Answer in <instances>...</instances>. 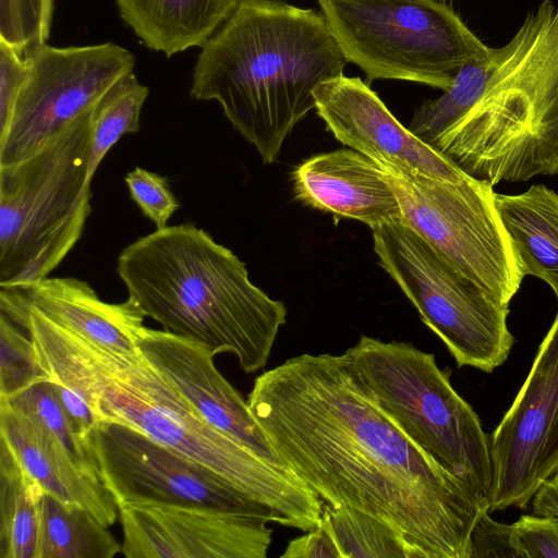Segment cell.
I'll return each instance as SVG.
<instances>
[{
  "mask_svg": "<svg viewBox=\"0 0 558 558\" xmlns=\"http://www.w3.org/2000/svg\"><path fill=\"white\" fill-rule=\"evenodd\" d=\"M279 459L332 508L393 527L415 558H469L487 499L434 461L373 400L344 354H301L247 397Z\"/></svg>",
  "mask_w": 558,
  "mask_h": 558,
  "instance_id": "6da1fadb",
  "label": "cell"
},
{
  "mask_svg": "<svg viewBox=\"0 0 558 558\" xmlns=\"http://www.w3.org/2000/svg\"><path fill=\"white\" fill-rule=\"evenodd\" d=\"M348 60L322 13L281 0H238L202 46L191 97L217 100L265 163L315 109L314 89Z\"/></svg>",
  "mask_w": 558,
  "mask_h": 558,
  "instance_id": "7a4b0ae2",
  "label": "cell"
},
{
  "mask_svg": "<svg viewBox=\"0 0 558 558\" xmlns=\"http://www.w3.org/2000/svg\"><path fill=\"white\" fill-rule=\"evenodd\" d=\"M131 298L165 330L233 354L247 374L263 368L287 308L254 286L245 264L193 223L157 229L119 255Z\"/></svg>",
  "mask_w": 558,
  "mask_h": 558,
  "instance_id": "3957f363",
  "label": "cell"
},
{
  "mask_svg": "<svg viewBox=\"0 0 558 558\" xmlns=\"http://www.w3.org/2000/svg\"><path fill=\"white\" fill-rule=\"evenodd\" d=\"M88 348L100 420L132 426L215 471L270 508L282 526L307 532L317 525L325 504L303 480L211 425L140 349L134 354H119L90 341Z\"/></svg>",
  "mask_w": 558,
  "mask_h": 558,
  "instance_id": "277c9868",
  "label": "cell"
},
{
  "mask_svg": "<svg viewBox=\"0 0 558 558\" xmlns=\"http://www.w3.org/2000/svg\"><path fill=\"white\" fill-rule=\"evenodd\" d=\"M433 148L493 186L558 173V9L533 44Z\"/></svg>",
  "mask_w": 558,
  "mask_h": 558,
  "instance_id": "5b68a950",
  "label": "cell"
},
{
  "mask_svg": "<svg viewBox=\"0 0 558 558\" xmlns=\"http://www.w3.org/2000/svg\"><path fill=\"white\" fill-rule=\"evenodd\" d=\"M90 113L35 155L0 166L1 288L47 278L81 239L92 210Z\"/></svg>",
  "mask_w": 558,
  "mask_h": 558,
  "instance_id": "8992f818",
  "label": "cell"
},
{
  "mask_svg": "<svg viewBox=\"0 0 558 558\" xmlns=\"http://www.w3.org/2000/svg\"><path fill=\"white\" fill-rule=\"evenodd\" d=\"M373 400L434 461L488 501L489 436L434 354L367 336L343 353Z\"/></svg>",
  "mask_w": 558,
  "mask_h": 558,
  "instance_id": "52a82bcc",
  "label": "cell"
},
{
  "mask_svg": "<svg viewBox=\"0 0 558 558\" xmlns=\"http://www.w3.org/2000/svg\"><path fill=\"white\" fill-rule=\"evenodd\" d=\"M348 62L374 80L447 89L485 46L439 0H317Z\"/></svg>",
  "mask_w": 558,
  "mask_h": 558,
  "instance_id": "ba28073f",
  "label": "cell"
},
{
  "mask_svg": "<svg viewBox=\"0 0 558 558\" xmlns=\"http://www.w3.org/2000/svg\"><path fill=\"white\" fill-rule=\"evenodd\" d=\"M379 266L446 344L459 367L492 373L514 343L501 303L451 264L402 219L372 229Z\"/></svg>",
  "mask_w": 558,
  "mask_h": 558,
  "instance_id": "9c48e42d",
  "label": "cell"
},
{
  "mask_svg": "<svg viewBox=\"0 0 558 558\" xmlns=\"http://www.w3.org/2000/svg\"><path fill=\"white\" fill-rule=\"evenodd\" d=\"M399 201L402 220L460 271L509 305L524 278L495 206L493 185L403 171L376 160Z\"/></svg>",
  "mask_w": 558,
  "mask_h": 558,
  "instance_id": "30bf717a",
  "label": "cell"
},
{
  "mask_svg": "<svg viewBox=\"0 0 558 558\" xmlns=\"http://www.w3.org/2000/svg\"><path fill=\"white\" fill-rule=\"evenodd\" d=\"M88 450L97 476L118 507L175 505L205 507L279 524L278 515L207 466L126 424L101 420Z\"/></svg>",
  "mask_w": 558,
  "mask_h": 558,
  "instance_id": "8fae6325",
  "label": "cell"
},
{
  "mask_svg": "<svg viewBox=\"0 0 558 558\" xmlns=\"http://www.w3.org/2000/svg\"><path fill=\"white\" fill-rule=\"evenodd\" d=\"M26 58L27 78L0 133V166L35 155L93 109L135 64L133 53L113 43L63 48L45 44Z\"/></svg>",
  "mask_w": 558,
  "mask_h": 558,
  "instance_id": "7c38bea8",
  "label": "cell"
},
{
  "mask_svg": "<svg viewBox=\"0 0 558 558\" xmlns=\"http://www.w3.org/2000/svg\"><path fill=\"white\" fill-rule=\"evenodd\" d=\"M488 511L525 509L541 485L558 477V312L529 375L489 436Z\"/></svg>",
  "mask_w": 558,
  "mask_h": 558,
  "instance_id": "4fadbf2b",
  "label": "cell"
},
{
  "mask_svg": "<svg viewBox=\"0 0 558 558\" xmlns=\"http://www.w3.org/2000/svg\"><path fill=\"white\" fill-rule=\"evenodd\" d=\"M121 554L128 558H266L267 520L175 505L119 508Z\"/></svg>",
  "mask_w": 558,
  "mask_h": 558,
  "instance_id": "5bb4252c",
  "label": "cell"
},
{
  "mask_svg": "<svg viewBox=\"0 0 558 558\" xmlns=\"http://www.w3.org/2000/svg\"><path fill=\"white\" fill-rule=\"evenodd\" d=\"M315 109L342 144L403 171L459 182L469 175L416 137L360 77L340 74L314 89Z\"/></svg>",
  "mask_w": 558,
  "mask_h": 558,
  "instance_id": "9a60e30c",
  "label": "cell"
},
{
  "mask_svg": "<svg viewBox=\"0 0 558 558\" xmlns=\"http://www.w3.org/2000/svg\"><path fill=\"white\" fill-rule=\"evenodd\" d=\"M138 349L211 425L259 458L284 464L251 413L247 401L219 373L215 355L204 343L145 327Z\"/></svg>",
  "mask_w": 558,
  "mask_h": 558,
  "instance_id": "2e32d148",
  "label": "cell"
},
{
  "mask_svg": "<svg viewBox=\"0 0 558 558\" xmlns=\"http://www.w3.org/2000/svg\"><path fill=\"white\" fill-rule=\"evenodd\" d=\"M295 198L329 213L336 221L351 218L371 229L402 219L399 201L384 168L354 149L315 155L292 174Z\"/></svg>",
  "mask_w": 558,
  "mask_h": 558,
  "instance_id": "e0dca14e",
  "label": "cell"
},
{
  "mask_svg": "<svg viewBox=\"0 0 558 558\" xmlns=\"http://www.w3.org/2000/svg\"><path fill=\"white\" fill-rule=\"evenodd\" d=\"M0 437L46 493L86 509L108 527L116 523L119 507L104 483L84 472L50 432L5 399H0Z\"/></svg>",
  "mask_w": 558,
  "mask_h": 558,
  "instance_id": "ac0fdd59",
  "label": "cell"
},
{
  "mask_svg": "<svg viewBox=\"0 0 558 558\" xmlns=\"http://www.w3.org/2000/svg\"><path fill=\"white\" fill-rule=\"evenodd\" d=\"M13 289L26 305L60 327L119 354L138 352L146 316L131 298L107 303L87 282L76 278L47 277Z\"/></svg>",
  "mask_w": 558,
  "mask_h": 558,
  "instance_id": "d6986e66",
  "label": "cell"
},
{
  "mask_svg": "<svg viewBox=\"0 0 558 558\" xmlns=\"http://www.w3.org/2000/svg\"><path fill=\"white\" fill-rule=\"evenodd\" d=\"M556 8L545 0L530 12L513 38L501 48L462 65L452 84L436 98L424 101L414 112L409 130L433 147L484 96L489 86L530 47L553 19Z\"/></svg>",
  "mask_w": 558,
  "mask_h": 558,
  "instance_id": "ffe728a7",
  "label": "cell"
},
{
  "mask_svg": "<svg viewBox=\"0 0 558 558\" xmlns=\"http://www.w3.org/2000/svg\"><path fill=\"white\" fill-rule=\"evenodd\" d=\"M122 21L143 44L171 57L202 47L238 0H114Z\"/></svg>",
  "mask_w": 558,
  "mask_h": 558,
  "instance_id": "44dd1931",
  "label": "cell"
},
{
  "mask_svg": "<svg viewBox=\"0 0 558 558\" xmlns=\"http://www.w3.org/2000/svg\"><path fill=\"white\" fill-rule=\"evenodd\" d=\"M494 199L521 272L545 281L558 300V194L533 184L520 194L495 193Z\"/></svg>",
  "mask_w": 558,
  "mask_h": 558,
  "instance_id": "7402d4cb",
  "label": "cell"
},
{
  "mask_svg": "<svg viewBox=\"0 0 558 558\" xmlns=\"http://www.w3.org/2000/svg\"><path fill=\"white\" fill-rule=\"evenodd\" d=\"M44 494L0 437V558H38Z\"/></svg>",
  "mask_w": 558,
  "mask_h": 558,
  "instance_id": "603a6c76",
  "label": "cell"
},
{
  "mask_svg": "<svg viewBox=\"0 0 558 558\" xmlns=\"http://www.w3.org/2000/svg\"><path fill=\"white\" fill-rule=\"evenodd\" d=\"M121 545L86 509L45 492L38 558H113Z\"/></svg>",
  "mask_w": 558,
  "mask_h": 558,
  "instance_id": "cb8c5ba5",
  "label": "cell"
},
{
  "mask_svg": "<svg viewBox=\"0 0 558 558\" xmlns=\"http://www.w3.org/2000/svg\"><path fill=\"white\" fill-rule=\"evenodd\" d=\"M149 89L132 73L120 78L94 106L90 113L89 173L94 177L109 149L125 134L140 130L142 107Z\"/></svg>",
  "mask_w": 558,
  "mask_h": 558,
  "instance_id": "d4e9b609",
  "label": "cell"
},
{
  "mask_svg": "<svg viewBox=\"0 0 558 558\" xmlns=\"http://www.w3.org/2000/svg\"><path fill=\"white\" fill-rule=\"evenodd\" d=\"M324 507L341 558H415L405 539L380 519L348 507Z\"/></svg>",
  "mask_w": 558,
  "mask_h": 558,
  "instance_id": "484cf974",
  "label": "cell"
},
{
  "mask_svg": "<svg viewBox=\"0 0 558 558\" xmlns=\"http://www.w3.org/2000/svg\"><path fill=\"white\" fill-rule=\"evenodd\" d=\"M5 400L50 432L84 472L98 477L95 461L86 444L74 432L48 380L32 385Z\"/></svg>",
  "mask_w": 558,
  "mask_h": 558,
  "instance_id": "4316f807",
  "label": "cell"
},
{
  "mask_svg": "<svg viewBox=\"0 0 558 558\" xmlns=\"http://www.w3.org/2000/svg\"><path fill=\"white\" fill-rule=\"evenodd\" d=\"M52 0H0V40L27 57L47 43Z\"/></svg>",
  "mask_w": 558,
  "mask_h": 558,
  "instance_id": "83f0119b",
  "label": "cell"
},
{
  "mask_svg": "<svg viewBox=\"0 0 558 558\" xmlns=\"http://www.w3.org/2000/svg\"><path fill=\"white\" fill-rule=\"evenodd\" d=\"M47 380L31 338L0 315V398L9 399L32 385Z\"/></svg>",
  "mask_w": 558,
  "mask_h": 558,
  "instance_id": "f1b7e54d",
  "label": "cell"
},
{
  "mask_svg": "<svg viewBox=\"0 0 558 558\" xmlns=\"http://www.w3.org/2000/svg\"><path fill=\"white\" fill-rule=\"evenodd\" d=\"M125 182L131 198L143 215L150 219L157 229L167 227L168 220L180 207L168 180L158 173L136 167L125 175Z\"/></svg>",
  "mask_w": 558,
  "mask_h": 558,
  "instance_id": "f546056e",
  "label": "cell"
},
{
  "mask_svg": "<svg viewBox=\"0 0 558 558\" xmlns=\"http://www.w3.org/2000/svg\"><path fill=\"white\" fill-rule=\"evenodd\" d=\"M488 508L482 510L470 538L469 558L522 557L513 524L495 521Z\"/></svg>",
  "mask_w": 558,
  "mask_h": 558,
  "instance_id": "4dcf8cb0",
  "label": "cell"
},
{
  "mask_svg": "<svg viewBox=\"0 0 558 558\" xmlns=\"http://www.w3.org/2000/svg\"><path fill=\"white\" fill-rule=\"evenodd\" d=\"M513 524L523 558H558V522L553 518L524 514Z\"/></svg>",
  "mask_w": 558,
  "mask_h": 558,
  "instance_id": "1f68e13d",
  "label": "cell"
},
{
  "mask_svg": "<svg viewBox=\"0 0 558 558\" xmlns=\"http://www.w3.org/2000/svg\"><path fill=\"white\" fill-rule=\"evenodd\" d=\"M28 59L0 40V133L11 119L16 98L27 78Z\"/></svg>",
  "mask_w": 558,
  "mask_h": 558,
  "instance_id": "d6a6232c",
  "label": "cell"
},
{
  "mask_svg": "<svg viewBox=\"0 0 558 558\" xmlns=\"http://www.w3.org/2000/svg\"><path fill=\"white\" fill-rule=\"evenodd\" d=\"M281 558H341L336 543L330 519L324 507L317 525L305 534L291 539Z\"/></svg>",
  "mask_w": 558,
  "mask_h": 558,
  "instance_id": "836d02e7",
  "label": "cell"
},
{
  "mask_svg": "<svg viewBox=\"0 0 558 558\" xmlns=\"http://www.w3.org/2000/svg\"><path fill=\"white\" fill-rule=\"evenodd\" d=\"M532 513L558 522V477L544 482L532 498Z\"/></svg>",
  "mask_w": 558,
  "mask_h": 558,
  "instance_id": "e575fe53",
  "label": "cell"
}]
</instances>
